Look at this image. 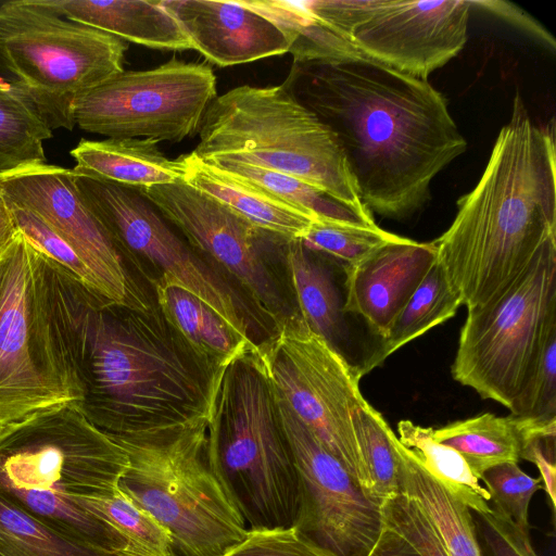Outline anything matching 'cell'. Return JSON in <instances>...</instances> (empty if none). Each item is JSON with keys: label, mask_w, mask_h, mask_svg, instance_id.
Listing matches in <instances>:
<instances>
[{"label": "cell", "mask_w": 556, "mask_h": 556, "mask_svg": "<svg viewBox=\"0 0 556 556\" xmlns=\"http://www.w3.org/2000/svg\"><path fill=\"white\" fill-rule=\"evenodd\" d=\"M282 86L334 134L366 208L405 219L467 149L445 97L427 79L356 53L293 63Z\"/></svg>", "instance_id": "6da1fadb"}, {"label": "cell", "mask_w": 556, "mask_h": 556, "mask_svg": "<svg viewBox=\"0 0 556 556\" xmlns=\"http://www.w3.org/2000/svg\"><path fill=\"white\" fill-rule=\"evenodd\" d=\"M433 242L467 309L502 293L556 242L554 125L534 123L519 93L479 181L457 200L454 220Z\"/></svg>", "instance_id": "7a4b0ae2"}, {"label": "cell", "mask_w": 556, "mask_h": 556, "mask_svg": "<svg viewBox=\"0 0 556 556\" xmlns=\"http://www.w3.org/2000/svg\"><path fill=\"white\" fill-rule=\"evenodd\" d=\"M222 371L192 353L156 302L138 309L99 298L89 317L79 409L114 437L185 425L208 418Z\"/></svg>", "instance_id": "3957f363"}, {"label": "cell", "mask_w": 556, "mask_h": 556, "mask_svg": "<svg viewBox=\"0 0 556 556\" xmlns=\"http://www.w3.org/2000/svg\"><path fill=\"white\" fill-rule=\"evenodd\" d=\"M99 298L20 231L0 261V430L54 406L79 407Z\"/></svg>", "instance_id": "277c9868"}, {"label": "cell", "mask_w": 556, "mask_h": 556, "mask_svg": "<svg viewBox=\"0 0 556 556\" xmlns=\"http://www.w3.org/2000/svg\"><path fill=\"white\" fill-rule=\"evenodd\" d=\"M254 348L220 374L207 419V457L249 530L288 528L298 509V475Z\"/></svg>", "instance_id": "5b68a950"}, {"label": "cell", "mask_w": 556, "mask_h": 556, "mask_svg": "<svg viewBox=\"0 0 556 556\" xmlns=\"http://www.w3.org/2000/svg\"><path fill=\"white\" fill-rule=\"evenodd\" d=\"M198 134L193 152L203 161L230 160L275 170L370 213L334 134L282 85H242L217 96Z\"/></svg>", "instance_id": "8992f818"}, {"label": "cell", "mask_w": 556, "mask_h": 556, "mask_svg": "<svg viewBox=\"0 0 556 556\" xmlns=\"http://www.w3.org/2000/svg\"><path fill=\"white\" fill-rule=\"evenodd\" d=\"M207 419L110 435L128 457L118 490L166 530L180 556H222L249 532L211 468Z\"/></svg>", "instance_id": "52a82bcc"}, {"label": "cell", "mask_w": 556, "mask_h": 556, "mask_svg": "<svg viewBox=\"0 0 556 556\" xmlns=\"http://www.w3.org/2000/svg\"><path fill=\"white\" fill-rule=\"evenodd\" d=\"M128 45L68 21L41 0L0 5V72L54 130L75 126L80 96L124 71Z\"/></svg>", "instance_id": "ba28073f"}, {"label": "cell", "mask_w": 556, "mask_h": 556, "mask_svg": "<svg viewBox=\"0 0 556 556\" xmlns=\"http://www.w3.org/2000/svg\"><path fill=\"white\" fill-rule=\"evenodd\" d=\"M556 332V242L497 296L467 309L452 365L455 381L509 408Z\"/></svg>", "instance_id": "9c48e42d"}, {"label": "cell", "mask_w": 556, "mask_h": 556, "mask_svg": "<svg viewBox=\"0 0 556 556\" xmlns=\"http://www.w3.org/2000/svg\"><path fill=\"white\" fill-rule=\"evenodd\" d=\"M275 394L316 435L366 493L367 479L353 427L366 401L363 377L298 311L278 318L253 350ZM367 495V494H366Z\"/></svg>", "instance_id": "30bf717a"}, {"label": "cell", "mask_w": 556, "mask_h": 556, "mask_svg": "<svg viewBox=\"0 0 556 556\" xmlns=\"http://www.w3.org/2000/svg\"><path fill=\"white\" fill-rule=\"evenodd\" d=\"M127 465L124 448L75 405L54 406L0 430V489L110 497Z\"/></svg>", "instance_id": "8fae6325"}, {"label": "cell", "mask_w": 556, "mask_h": 556, "mask_svg": "<svg viewBox=\"0 0 556 556\" xmlns=\"http://www.w3.org/2000/svg\"><path fill=\"white\" fill-rule=\"evenodd\" d=\"M307 10L356 53L427 79L468 40L471 0H308Z\"/></svg>", "instance_id": "7c38bea8"}, {"label": "cell", "mask_w": 556, "mask_h": 556, "mask_svg": "<svg viewBox=\"0 0 556 556\" xmlns=\"http://www.w3.org/2000/svg\"><path fill=\"white\" fill-rule=\"evenodd\" d=\"M216 97L211 66L172 58L150 70H124L88 90L75 103L74 119L108 138L179 142L199 132Z\"/></svg>", "instance_id": "4fadbf2b"}, {"label": "cell", "mask_w": 556, "mask_h": 556, "mask_svg": "<svg viewBox=\"0 0 556 556\" xmlns=\"http://www.w3.org/2000/svg\"><path fill=\"white\" fill-rule=\"evenodd\" d=\"M73 172L84 202L108 229L127 264L137 268L142 262L150 265L159 271L157 278H168L187 289L240 338L253 341L236 294L138 189Z\"/></svg>", "instance_id": "5bb4252c"}, {"label": "cell", "mask_w": 556, "mask_h": 556, "mask_svg": "<svg viewBox=\"0 0 556 556\" xmlns=\"http://www.w3.org/2000/svg\"><path fill=\"white\" fill-rule=\"evenodd\" d=\"M275 397L298 475L299 501L292 527L339 556H367L384 530L380 507L345 466L276 394Z\"/></svg>", "instance_id": "9a60e30c"}, {"label": "cell", "mask_w": 556, "mask_h": 556, "mask_svg": "<svg viewBox=\"0 0 556 556\" xmlns=\"http://www.w3.org/2000/svg\"><path fill=\"white\" fill-rule=\"evenodd\" d=\"M138 190L197 253L231 275L265 314L275 321L289 314L266 258L268 245L278 236L185 181Z\"/></svg>", "instance_id": "2e32d148"}, {"label": "cell", "mask_w": 556, "mask_h": 556, "mask_svg": "<svg viewBox=\"0 0 556 556\" xmlns=\"http://www.w3.org/2000/svg\"><path fill=\"white\" fill-rule=\"evenodd\" d=\"M4 201L38 215L79 255L93 274L101 298L131 308H147L155 300L142 291L128 271L116 242L84 202L73 169L40 164L0 177Z\"/></svg>", "instance_id": "e0dca14e"}, {"label": "cell", "mask_w": 556, "mask_h": 556, "mask_svg": "<svg viewBox=\"0 0 556 556\" xmlns=\"http://www.w3.org/2000/svg\"><path fill=\"white\" fill-rule=\"evenodd\" d=\"M437 261L434 242L399 236L345 271L342 313L361 316L380 339Z\"/></svg>", "instance_id": "ac0fdd59"}, {"label": "cell", "mask_w": 556, "mask_h": 556, "mask_svg": "<svg viewBox=\"0 0 556 556\" xmlns=\"http://www.w3.org/2000/svg\"><path fill=\"white\" fill-rule=\"evenodd\" d=\"M189 37L194 50L222 66L289 52L283 33L240 1L159 0Z\"/></svg>", "instance_id": "d6986e66"}, {"label": "cell", "mask_w": 556, "mask_h": 556, "mask_svg": "<svg viewBox=\"0 0 556 556\" xmlns=\"http://www.w3.org/2000/svg\"><path fill=\"white\" fill-rule=\"evenodd\" d=\"M178 159L186 184L213 197L260 229L286 240L301 239L318 219L265 188L204 162L193 151Z\"/></svg>", "instance_id": "ffe728a7"}, {"label": "cell", "mask_w": 556, "mask_h": 556, "mask_svg": "<svg viewBox=\"0 0 556 556\" xmlns=\"http://www.w3.org/2000/svg\"><path fill=\"white\" fill-rule=\"evenodd\" d=\"M62 17L151 49H193L179 23L159 1L41 0Z\"/></svg>", "instance_id": "44dd1931"}, {"label": "cell", "mask_w": 556, "mask_h": 556, "mask_svg": "<svg viewBox=\"0 0 556 556\" xmlns=\"http://www.w3.org/2000/svg\"><path fill=\"white\" fill-rule=\"evenodd\" d=\"M157 143L142 138L81 139L71 151L76 162L73 169L135 189L184 181L179 159H168Z\"/></svg>", "instance_id": "7402d4cb"}, {"label": "cell", "mask_w": 556, "mask_h": 556, "mask_svg": "<svg viewBox=\"0 0 556 556\" xmlns=\"http://www.w3.org/2000/svg\"><path fill=\"white\" fill-rule=\"evenodd\" d=\"M154 296L168 324L192 353L215 372L255 346L254 341L240 338L198 296L168 278L159 277L154 281Z\"/></svg>", "instance_id": "603a6c76"}, {"label": "cell", "mask_w": 556, "mask_h": 556, "mask_svg": "<svg viewBox=\"0 0 556 556\" xmlns=\"http://www.w3.org/2000/svg\"><path fill=\"white\" fill-rule=\"evenodd\" d=\"M400 493L413 498L427 515L448 556H483L470 508L428 475L397 443Z\"/></svg>", "instance_id": "cb8c5ba5"}, {"label": "cell", "mask_w": 556, "mask_h": 556, "mask_svg": "<svg viewBox=\"0 0 556 556\" xmlns=\"http://www.w3.org/2000/svg\"><path fill=\"white\" fill-rule=\"evenodd\" d=\"M463 305L435 261L419 287L393 321L388 336L358 366L362 376L380 366L390 355L430 329L454 317Z\"/></svg>", "instance_id": "d4e9b609"}, {"label": "cell", "mask_w": 556, "mask_h": 556, "mask_svg": "<svg viewBox=\"0 0 556 556\" xmlns=\"http://www.w3.org/2000/svg\"><path fill=\"white\" fill-rule=\"evenodd\" d=\"M434 439L457 451L476 477L500 464L518 463L521 431L517 417L484 413L433 429Z\"/></svg>", "instance_id": "484cf974"}, {"label": "cell", "mask_w": 556, "mask_h": 556, "mask_svg": "<svg viewBox=\"0 0 556 556\" xmlns=\"http://www.w3.org/2000/svg\"><path fill=\"white\" fill-rule=\"evenodd\" d=\"M397 433L400 443L414 460L470 510L478 515L492 510L486 489L457 451L434 439L433 428L402 419L397 422Z\"/></svg>", "instance_id": "4316f807"}, {"label": "cell", "mask_w": 556, "mask_h": 556, "mask_svg": "<svg viewBox=\"0 0 556 556\" xmlns=\"http://www.w3.org/2000/svg\"><path fill=\"white\" fill-rule=\"evenodd\" d=\"M282 248L299 314L313 331L334 345L342 331V306L330 275L300 239L285 240Z\"/></svg>", "instance_id": "83f0119b"}, {"label": "cell", "mask_w": 556, "mask_h": 556, "mask_svg": "<svg viewBox=\"0 0 556 556\" xmlns=\"http://www.w3.org/2000/svg\"><path fill=\"white\" fill-rule=\"evenodd\" d=\"M52 135L35 104L0 78V177L45 164Z\"/></svg>", "instance_id": "f1b7e54d"}, {"label": "cell", "mask_w": 556, "mask_h": 556, "mask_svg": "<svg viewBox=\"0 0 556 556\" xmlns=\"http://www.w3.org/2000/svg\"><path fill=\"white\" fill-rule=\"evenodd\" d=\"M353 427L367 479L366 494L380 507L400 493L399 439L367 401L355 410Z\"/></svg>", "instance_id": "f546056e"}, {"label": "cell", "mask_w": 556, "mask_h": 556, "mask_svg": "<svg viewBox=\"0 0 556 556\" xmlns=\"http://www.w3.org/2000/svg\"><path fill=\"white\" fill-rule=\"evenodd\" d=\"M204 162L265 188L318 219L364 226L377 225L371 213L358 212L294 177L237 161L212 160Z\"/></svg>", "instance_id": "4dcf8cb0"}, {"label": "cell", "mask_w": 556, "mask_h": 556, "mask_svg": "<svg viewBox=\"0 0 556 556\" xmlns=\"http://www.w3.org/2000/svg\"><path fill=\"white\" fill-rule=\"evenodd\" d=\"M0 556H103L76 544L0 495Z\"/></svg>", "instance_id": "1f68e13d"}, {"label": "cell", "mask_w": 556, "mask_h": 556, "mask_svg": "<svg viewBox=\"0 0 556 556\" xmlns=\"http://www.w3.org/2000/svg\"><path fill=\"white\" fill-rule=\"evenodd\" d=\"M397 237L378 225L364 226L317 219L300 240L307 250L329 256L345 268Z\"/></svg>", "instance_id": "d6a6232c"}, {"label": "cell", "mask_w": 556, "mask_h": 556, "mask_svg": "<svg viewBox=\"0 0 556 556\" xmlns=\"http://www.w3.org/2000/svg\"><path fill=\"white\" fill-rule=\"evenodd\" d=\"M491 502L520 529L529 533V507L534 493L543 489L541 478L520 469L518 463L491 467L480 477Z\"/></svg>", "instance_id": "836d02e7"}, {"label": "cell", "mask_w": 556, "mask_h": 556, "mask_svg": "<svg viewBox=\"0 0 556 556\" xmlns=\"http://www.w3.org/2000/svg\"><path fill=\"white\" fill-rule=\"evenodd\" d=\"M383 525L403 539L418 556H448L433 525L410 497L399 493L380 506Z\"/></svg>", "instance_id": "e575fe53"}, {"label": "cell", "mask_w": 556, "mask_h": 556, "mask_svg": "<svg viewBox=\"0 0 556 556\" xmlns=\"http://www.w3.org/2000/svg\"><path fill=\"white\" fill-rule=\"evenodd\" d=\"M7 205L20 231L36 250L63 266L89 290L101 298L93 274L64 239L35 213L9 203Z\"/></svg>", "instance_id": "d590c367"}, {"label": "cell", "mask_w": 556, "mask_h": 556, "mask_svg": "<svg viewBox=\"0 0 556 556\" xmlns=\"http://www.w3.org/2000/svg\"><path fill=\"white\" fill-rule=\"evenodd\" d=\"M508 409L515 417L556 419V332L547 339L532 375Z\"/></svg>", "instance_id": "8d00e7d4"}, {"label": "cell", "mask_w": 556, "mask_h": 556, "mask_svg": "<svg viewBox=\"0 0 556 556\" xmlns=\"http://www.w3.org/2000/svg\"><path fill=\"white\" fill-rule=\"evenodd\" d=\"M222 556H339L294 527L249 530L245 538Z\"/></svg>", "instance_id": "74e56055"}, {"label": "cell", "mask_w": 556, "mask_h": 556, "mask_svg": "<svg viewBox=\"0 0 556 556\" xmlns=\"http://www.w3.org/2000/svg\"><path fill=\"white\" fill-rule=\"evenodd\" d=\"M517 418L521 431L520 459L536 466L549 506L555 511L556 419Z\"/></svg>", "instance_id": "f35d334b"}, {"label": "cell", "mask_w": 556, "mask_h": 556, "mask_svg": "<svg viewBox=\"0 0 556 556\" xmlns=\"http://www.w3.org/2000/svg\"><path fill=\"white\" fill-rule=\"evenodd\" d=\"M481 533L493 556H539L530 533L520 529L507 516L492 507L479 515Z\"/></svg>", "instance_id": "ab89813d"}, {"label": "cell", "mask_w": 556, "mask_h": 556, "mask_svg": "<svg viewBox=\"0 0 556 556\" xmlns=\"http://www.w3.org/2000/svg\"><path fill=\"white\" fill-rule=\"evenodd\" d=\"M471 4L472 7H482L484 10L505 18L538 38L547 48L555 49L554 38L536 21L514 4L505 1H471Z\"/></svg>", "instance_id": "60d3db41"}, {"label": "cell", "mask_w": 556, "mask_h": 556, "mask_svg": "<svg viewBox=\"0 0 556 556\" xmlns=\"http://www.w3.org/2000/svg\"><path fill=\"white\" fill-rule=\"evenodd\" d=\"M367 556H418L396 533L384 527L378 542Z\"/></svg>", "instance_id": "b9f144b4"}, {"label": "cell", "mask_w": 556, "mask_h": 556, "mask_svg": "<svg viewBox=\"0 0 556 556\" xmlns=\"http://www.w3.org/2000/svg\"><path fill=\"white\" fill-rule=\"evenodd\" d=\"M20 235V229L8 205L0 207V261L7 255Z\"/></svg>", "instance_id": "7bdbcfd3"}, {"label": "cell", "mask_w": 556, "mask_h": 556, "mask_svg": "<svg viewBox=\"0 0 556 556\" xmlns=\"http://www.w3.org/2000/svg\"><path fill=\"white\" fill-rule=\"evenodd\" d=\"M5 205H7V203H5V201H4V199H3V197H2V194H1V192H0V207H3V206H5Z\"/></svg>", "instance_id": "ee69618b"}]
</instances>
